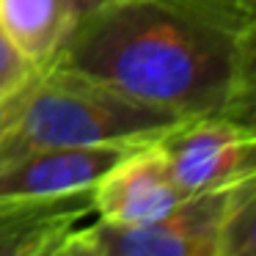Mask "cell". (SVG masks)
<instances>
[{"mask_svg":"<svg viewBox=\"0 0 256 256\" xmlns=\"http://www.w3.org/2000/svg\"><path fill=\"white\" fill-rule=\"evenodd\" d=\"M52 64L176 118L254 124L256 36L223 30L168 0L80 17Z\"/></svg>","mask_w":256,"mask_h":256,"instance_id":"6da1fadb","label":"cell"},{"mask_svg":"<svg viewBox=\"0 0 256 256\" xmlns=\"http://www.w3.org/2000/svg\"><path fill=\"white\" fill-rule=\"evenodd\" d=\"M176 122L182 118L50 64L0 100V166L61 146L146 144Z\"/></svg>","mask_w":256,"mask_h":256,"instance_id":"7a4b0ae2","label":"cell"},{"mask_svg":"<svg viewBox=\"0 0 256 256\" xmlns=\"http://www.w3.org/2000/svg\"><path fill=\"white\" fill-rule=\"evenodd\" d=\"M182 198L256 179V130L228 116H190L154 138Z\"/></svg>","mask_w":256,"mask_h":256,"instance_id":"3957f363","label":"cell"},{"mask_svg":"<svg viewBox=\"0 0 256 256\" xmlns=\"http://www.w3.org/2000/svg\"><path fill=\"white\" fill-rule=\"evenodd\" d=\"M256 179L182 198L168 215L135 228L94 223L105 256H220V234L228 210Z\"/></svg>","mask_w":256,"mask_h":256,"instance_id":"277c9868","label":"cell"},{"mask_svg":"<svg viewBox=\"0 0 256 256\" xmlns=\"http://www.w3.org/2000/svg\"><path fill=\"white\" fill-rule=\"evenodd\" d=\"M138 146L140 144H88L14 157L0 166V206L86 193L108 168Z\"/></svg>","mask_w":256,"mask_h":256,"instance_id":"5b68a950","label":"cell"},{"mask_svg":"<svg viewBox=\"0 0 256 256\" xmlns=\"http://www.w3.org/2000/svg\"><path fill=\"white\" fill-rule=\"evenodd\" d=\"M182 201L154 140L140 144L110 166L91 188V212L102 226L135 228L168 215Z\"/></svg>","mask_w":256,"mask_h":256,"instance_id":"8992f818","label":"cell"},{"mask_svg":"<svg viewBox=\"0 0 256 256\" xmlns=\"http://www.w3.org/2000/svg\"><path fill=\"white\" fill-rule=\"evenodd\" d=\"M91 215V190L0 206V256H34Z\"/></svg>","mask_w":256,"mask_h":256,"instance_id":"52a82bcc","label":"cell"},{"mask_svg":"<svg viewBox=\"0 0 256 256\" xmlns=\"http://www.w3.org/2000/svg\"><path fill=\"white\" fill-rule=\"evenodd\" d=\"M74 22L69 0H0V28L36 69L56 61Z\"/></svg>","mask_w":256,"mask_h":256,"instance_id":"ba28073f","label":"cell"},{"mask_svg":"<svg viewBox=\"0 0 256 256\" xmlns=\"http://www.w3.org/2000/svg\"><path fill=\"white\" fill-rule=\"evenodd\" d=\"M223 30L256 36V0H168Z\"/></svg>","mask_w":256,"mask_h":256,"instance_id":"9c48e42d","label":"cell"},{"mask_svg":"<svg viewBox=\"0 0 256 256\" xmlns=\"http://www.w3.org/2000/svg\"><path fill=\"white\" fill-rule=\"evenodd\" d=\"M34 72H36V66H30L20 56V50L12 44V39L0 28V100H6L12 91H17Z\"/></svg>","mask_w":256,"mask_h":256,"instance_id":"30bf717a","label":"cell"},{"mask_svg":"<svg viewBox=\"0 0 256 256\" xmlns=\"http://www.w3.org/2000/svg\"><path fill=\"white\" fill-rule=\"evenodd\" d=\"M42 256H105V254H102V248H100V242H96L91 226H86V228L72 226L66 234H61Z\"/></svg>","mask_w":256,"mask_h":256,"instance_id":"8fae6325","label":"cell"},{"mask_svg":"<svg viewBox=\"0 0 256 256\" xmlns=\"http://www.w3.org/2000/svg\"><path fill=\"white\" fill-rule=\"evenodd\" d=\"M74 8V17H86V14H94L102 12V8H110V6H122V3H132V0H69Z\"/></svg>","mask_w":256,"mask_h":256,"instance_id":"7c38bea8","label":"cell"}]
</instances>
